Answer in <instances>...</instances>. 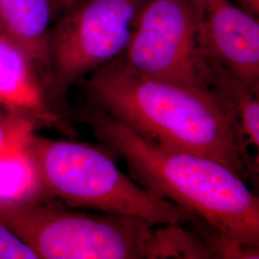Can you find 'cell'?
<instances>
[{
    "instance_id": "1",
    "label": "cell",
    "mask_w": 259,
    "mask_h": 259,
    "mask_svg": "<svg viewBox=\"0 0 259 259\" xmlns=\"http://www.w3.org/2000/svg\"><path fill=\"white\" fill-rule=\"evenodd\" d=\"M88 76L82 82L93 109L142 138L212 157L244 180L253 167L212 91L140 73L123 55Z\"/></svg>"
},
{
    "instance_id": "2",
    "label": "cell",
    "mask_w": 259,
    "mask_h": 259,
    "mask_svg": "<svg viewBox=\"0 0 259 259\" xmlns=\"http://www.w3.org/2000/svg\"><path fill=\"white\" fill-rule=\"evenodd\" d=\"M83 117L139 185L202 219L224 239L259 248L258 196L230 167L144 139L96 109Z\"/></svg>"
},
{
    "instance_id": "3",
    "label": "cell",
    "mask_w": 259,
    "mask_h": 259,
    "mask_svg": "<svg viewBox=\"0 0 259 259\" xmlns=\"http://www.w3.org/2000/svg\"><path fill=\"white\" fill-rule=\"evenodd\" d=\"M47 200L96 212L142 219L154 226L186 224L196 216L126 176L102 149L34 133L28 141Z\"/></svg>"
},
{
    "instance_id": "4",
    "label": "cell",
    "mask_w": 259,
    "mask_h": 259,
    "mask_svg": "<svg viewBox=\"0 0 259 259\" xmlns=\"http://www.w3.org/2000/svg\"><path fill=\"white\" fill-rule=\"evenodd\" d=\"M0 223L38 259H147L154 225L39 200L0 204Z\"/></svg>"
},
{
    "instance_id": "5",
    "label": "cell",
    "mask_w": 259,
    "mask_h": 259,
    "mask_svg": "<svg viewBox=\"0 0 259 259\" xmlns=\"http://www.w3.org/2000/svg\"><path fill=\"white\" fill-rule=\"evenodd\" d=\"M140 7L135 0H83L65 10L48 35L47 89L62 97L71 85L123 55Z\"/></svg>"
},
{
    "instance_id": "6",
    "label": "cell",
    "mask_w": 259,
    "mask_h": 259,
    "mask_svg": "<svg viewBox=\"0 0 259 259\" xmlns=\"http://www.w3.org/2000/svg\"><path fill=\"white\" fill-rule=\"evenodd\" d=\"M123 58L140 73L211 91L193 0H146Z\"/></svg>"
},
{
    "instance_id": "7",
    "label": "cell",
    "mask_w": 259,
    "mask_h": 259,
    "mask_svg": "<svg viewBox=\"0 0 259 259\" xmlns=\"http://www.w3.org/2000/svg\"><path fill=\"white\" fill-rule=\"evenodd\" d=\"M193 1L200 17L202 44L207 60L258 93L257 17L232 0Z\"/></svg>"
},
{
    "instance_id": "8",
    "label": "cell",
    "mask_w": 259,
    "mask_h": 259,
    "mask_svg": "<svg viewBox=\"0 0 259 259\" xmlns=\"http://www.w3.org/2000/svg\"><path fill=\"white\" fill-rule=\"evenodd\" d=\"M64 0H0V33L17 44L37 66L47 88V44Z\"/></svg>"
},
{
    "instance_id": "9",
    "label": "cell",
    "mask_w": 259,
    "mask_h": 259,
    "mask_svg": "<svg viewBox=\"0 0 259 259\" xmlns=\"http://www.w3.org/2000/svg\"><path fill=\"white\" fill-rule=\"evenodd\" d=\"M46 84L30 57L0 33V107L53 123L48 110Z\"/></svg>"
},
{
    "instance_id": "10",
    "label": "cell",
    "mask_w": 259,
    "mask_h": 259,
    "mask_svg": "<svg viewBox=\"0 0 259 259\" xmlns=\"http://www.w3.org/2000/svg\"><path fill=\"white\" fill-rule=\"evenodd\" d=\"M209 66L210 90L231 115L243 147L247 153L250 146L258 153V93L252 92L218 65L209 63Z\"/></svg>"
},
{
    "instance_id": "11",
    "label": "cell",
    "mask_w": 259,
    "mask_h": 259,
    "mask_svg": "<svg viewBox=\"0 0 259 259\" xmlns=\"http://www.w3.org/2000/svg\"><path fill=\"white\" fill-rule=\"evenodd\" d=\"M29 141V140H28ZM47 200L37 162L27 144L0 156V204Z\"/></svg>"
},
{
    "instance_id": "12",
    "label": "cell",
    "mask_w": 259,
    "mask_h": 259,
    "mask_svg": "<svg viewBox=\"0 0 259 259\" xmlns=\"http://www.w3.org/2000/svg\"><path fill=\"white\" fill-rule=\"evenodd\" d=\"M184 224L160 225L150 240V258H213L206 243L183 228Z\"/></svg>"
},
{
    "instance_id": "13",
    "label": "cell",
    "mask_w": 259,
    "mask_h": 259,
    "mask_svg": "<svg viewBox=\"0 0 259 259\" xmlns=\"http://www.w3.org/2000/svg\"><path fill=\"white\" fill-rule=\"evenodd\" d=\"M41 124L34 116L0 107V156L25 146Z\"/></svg>"
},
{
    "instance_id": "14",
    "label": "cell",
    "mask_w": 259,
    "mask_h": 259,
    "mask_svg": "<svg viewBox=\"0 0 259 259\" xmlns=\"http://www.w3.org/2000/svg\"><path fill=\"white\" fill-rule=\"evenodd\" d=\"M0 259H37L27 245L0 223Z\"/></svg>"
},
{
    "instance_id": "15",
    "label": "cell",
    "mask_w": 259,
    "mask_h": 259,
    "mask_svg": "<svg viewBox=\"0 0 259 259\" xmlns=\"http://www.w3.org/2000/svg\"><path fill=\"white\" fill-rule=\"evenodd\" d=\"M232 1L250 15L254 17L258 16L259 0H232Z\"/></svg>"
},
{
    "instance_id": "16",
    "label": "cell",
    "mask_w": 259,
    "mask_h": 259,
    "mask_svg": "<svg viewBox=\"0 0 259 259\" xmlns=\"http://www.w3.org/2000/svg\"><path fill=\"white\" fill-rule=\"evenodd\" d=\"M81 1H83V0H64L65 6H66V10L69 9L70 7L74 6L75 4H77V3L81 2Z\"/></svg>"
},
{
    "instance_id": "17",
    "label": "cell",
    "mask_w": 259,
    "mask_h": 259,
    "mask_svg": "<svg viewBox=\"0 0 259 259\" xmlns=\"http://www.w3.org/2000/svg\"><path fill=\"white\" fill-rule=\"evenodd\" d=\"M135 1H137V2H139V3H141L143 0H135ZM146 1V0H145Z\"/></svg>"
}]
</instances>
